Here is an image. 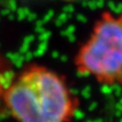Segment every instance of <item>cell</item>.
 <instances>
[{"mask_svg":"<svg viewBox=\"0 0 122 122\" xmlns=\"http://www.w3.org/2000/svg\"><path fill=\"white\" fill-rule=\"evenodd\" d=\"M3 101L16 122H71L79 108L66 78L39 63L28 64L18 72Z\"/></svg>","mask_w":122,"mask_h":122,"instance_id":"obj_1","label":"cell"},{"mask_svg":"<svg viewBox=\"0 0 122 122\" xmlns=\"http://www.w3.org/2000/svg\"><path fill=\"white\" fill-rule=\"evenodd\" d=\"M73 65L79 75L103 86L122 87V11L105 10L77 49Z\"/></svg>","mask_w":122,"mask_h":122,"instance_id":"obj_2","label":"cell"}]
</instances>
